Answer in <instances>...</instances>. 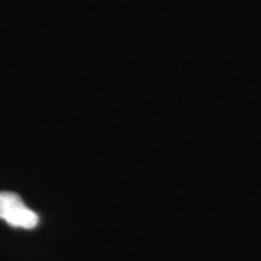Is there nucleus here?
<instances>
[{
  "instance_id": "obj_1",
  "label": "nucleus",
  "mask_w": 261,
  "mask_h": 261,
  "mask_svg": "<svg viewBox=\"0 0 261 261\" xmlns=\"http://www.w3.org/2000/svg\"><path fill=\"white\" fill-rule=\"evenodd\" d=\"M0 219L23 229H34L39 224V216L13 192H0Z\"/></svg>"
}]
</instances>
